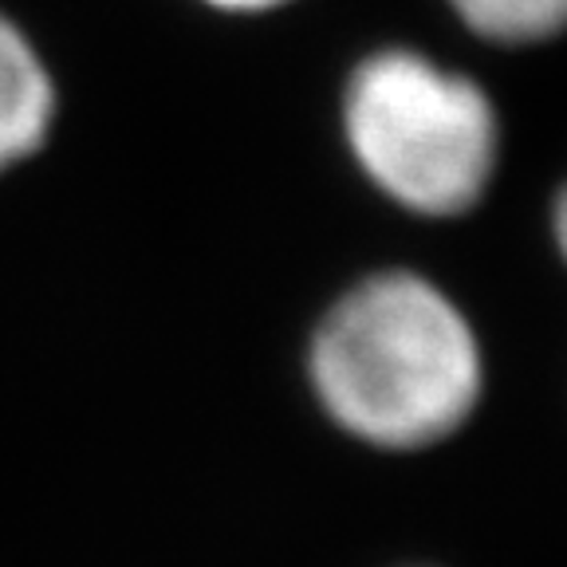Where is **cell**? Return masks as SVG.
Segmentation results:
<instances>
[{"label":"cell","mask_w":567,"mask_h":567,"mask_svg":"<svg viewBox=\"0 0 567 567\" xmlns=\"http://www.w3.org/2000/svg\"><path fill=\"white\" fill-rule=\"evenodd\" d=\"M55 95L44 63L24 35L0 17V169L44 142Z\"/></svg>","instance_id":"3"},{"label":"cell","mask_w":567,"mask_h":567,"mask_svg":"<svg viewBox=\"0 0 567 567\" xmlns=\"http://www.w3.org/2000/svg\"><path fill=\"white\" fill-rule=\"evenodd\" d=\"M473 32L501 44H532L567 28V0H453Z\"/></svg>","instance_id":"4"},{"label":"cell","mask_w":567,"mask_h":567,"mask_svg":"<svg viewBox=\"0 0 567 567\" xmlns=\"http://www.w3.org/2000/svg\"><path fill=\"white\" fill-rule=\"evenodd\" d=\"M311 382L343 430L386 450L450 437L481 394V347L461 308L422 276L347 292L311 343Z\"/></svg>","instance_id":"1"},{"label":"cell","mask_w":567,"mask_h":567,"mask_svg":"<svg viewBox=\"0 0 567 567\" xmlns=\"http://www.w3.org/2000/svg\"><path fill=\"white\" fill-rule=\"evenodd\" d=\"M347 138L374 186L425 217L473 209L501 146L485 91L414 52H382L354 71Z\"/></svg>","instance_id":"2"},{"label":"cell","mask_w":567,"mask_h":567,"mask_svg":"<svg viewBox=\"0 0 567 567\" xmlns=\"http://www.w3.org/2000/svg\"><path fill=\"white\" fill-rule=\"evenodd\" d=\"M209 4H221V9H268V4H280V0H209Z\"/></svg>","instance_id":"6"},{"label":"cell","mask_w":567,"mask_h":567,"mask_svg":"<svg viewBox=\"0 0 567 567\" xmlns=\"http://www.w3.org/2000/svg\"><path fill=\"white\" fill-rule=\"evenodd\" d=\"M551 229H556L559 252H564V260H567V186H564V194H559V202H556V217H551Z\"/></svg>","instance_id":"5"}]
</instances>
